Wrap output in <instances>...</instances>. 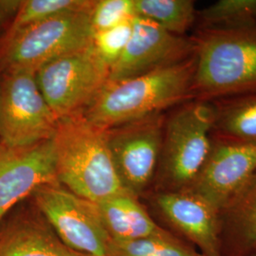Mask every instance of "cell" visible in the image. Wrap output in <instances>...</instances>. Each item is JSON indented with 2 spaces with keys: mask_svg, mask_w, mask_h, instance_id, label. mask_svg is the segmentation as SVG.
I'll return each mask as SVG.
<instances>
[{
  "mask_svg": "<svg viewBox=\"0 0 256 256\" xmlns=\"http://www.w3.org/2000/svg\"><path fill=\"white\" fill-rule=\"evenodd\" d=\"M194 54L182 62L116 82H108L81 112L90 124L108 130L194 99Z\"/></svg>",
  "mask_w": 256,
  "mask_h": 256,
  "instance_id": "obj_1",
  "label": "cell"
},
{
  "mask_svg": "<svg viewBox=\"0 0 256 256\" xmlns=\"http://www.w3.org/2000/svg\"><path fill=\"white\" fill-rule=\"evenodd\" d=\"M52 142L57 180L68 191L96 204L128 194L110 154L108 130L81 112L59 120Z\"/></svg>",
  "mask_w": 256,
  "mask_h": 256,
  "instance_id": "obj_2",
  "label": "cell"
},
{
  "mask_svg": "<svg viewBox=\"0 0 256 256\" xmlns=\"http://www.w3.org/2000/svg\"><path fill=\"white\" fill-rule=\"evenodd\" d=\"M192 38L194 99L212 102L256 92V26L198 28Z\"/></svg>",
  "mask_w": 256,
  "mask_h": 256,
  "instance_id": "obj_3",
  "label": "cell"
},
{
  "mask_svg": "<svg viewBox=\"0 0 256 256\" xmlns=\"http://www.w3.org/2000/svg\"><path fill=\"white\" fill-rule=\"evenodd\" d=\"M214 122L212 102L196 99L178 104L165 118L155 192L191 188L209 155Z\"/></svg>",
  "mask_w": 256,
  "mask_h": 256,
  "instance_id": "obj_4",
  "label": "cell"
},
{
  "mask_svg": "<svg viewBox=\"0 0 256 256\" xmlns=\"http://www.w3.org/2000/svg\"><path fill=\"white\" fill-rule=\"evenodd\" d=\"M92 12L64 14L27 27L8 30L0 45V74L36 72L42 66L90 46Z\"/></svg>",
  "mask_w": 256,
  "mask_h": 256,
  "instance_id": "obj_5",
  "label": "cell"
},
{
  "mask_svg": "<svg viewBox=\"0 0 256 256\" xmlns=\"http://www.w3.org/2000/svg\"><path fill=\"white\" fill-rule=\"evenodd\" d=\"M58 122L39 90L36 72L0 74V142L26 146L50 140Z\"/></svg>",
  "mask_w": 256,
  "mask_h": 256,
  "instance_id": "obj_6",
  "label": "cell"
},
{
  "mask_svg": "<svg viewBox=\"0 0 256 256\" xmlns=\"http://www.w3.org/2000/svg\"><path fill=\"white\" fill-rule=\"evenodd\" d=\"M110 72L92 44L42 66L36 77L48 104L61 120L81 112L108 82Z\"/></svg>",
  "mask_w": 256,
  "mask_h": 256,
  "instance_id": "obj_7",
  "label": "cell"
},
{
  "mask_svg": "<svg viewBox=\"0 0 256 256\" xmlns=\"http://www.w3.org/2000/svg\"><path fill=\"white\" fill-rule=\"evenodd\" d=\"M32 196L36 208L68 247L88 256H108L110 238L96 203L60 184L40 187Z\"/></svg>",
  "mask_w": 256,
  "mask_h": 256,
  "instance_id": "obj_8",
  "label": "cell"
},
{
  "mask_svg": "<svg viewBox=\"0 0 256 256\" xmlns=\"http://www.w3.org/2000/svg\"><path fill=\"white\" fill-rule=\"evenodd\" d=\"M164 122L160 113L108 130L110 154L120 182L138 198L154 182Z\"/></svg>",
  "mask_w": 256,
  "mask_h": 256,
  "instance_id": "obj_9",
  "label": "cell"
},
{
  "mask_svg": "<svg viewBox=\"0 0 256 256\" xmlns=\"http://www.w3.org/2000/svg\"><path fill=\"white\" fill-rule=\"evenodd\" d=\"M59 184L52 138L26 146L0 142V221L40 187Z\"/></svg>",
  "mask_w": 256,
  "mask_h": 256,
  "instance_id": "obj_10",
  "label": "cell"
},
{
  "mask_svg": "<svg viewBox=\"0 0 256 256\" xmlns=\"http://www.w3.org/2000/svg\"><path fill=\"white\" fill-rule=\"evenodd\" d=\"M194 54L191 38L174 36L140 16L133 20L128 46L110 68L108 82H116L176 64Z\"/></svg>",
  "mask_w": 256,
  "mask_h": 256,
  "instance_id": "obj_11",
  "label": "cell"
},
{
  "mask_svg": "<svg viewBox=\"0 0 256 256\" xmlns=\"http://www.w3.org/2000/svg\"><path fill=\"white\" fill-rule=\"evenodd\" d=\"M152 203L165 223L204 256H221L220 210L191 191L155 192Z\"/></svg>",
  "mask_w": 256,
  "mask_h": 256,
  "instance_id": "obj_12",
  "label": "cell"
},
{
  "mask_svg": "<svg viewBox=\"0 0 256 256\" xmlns=\"http://www.w3.org/2000/svg\"><path fill=\"white\" fill-rule=\"evenodd\" d=\"M256 171V146L212 136L208 158L188 191L220 210Z\"/></svg>",
  "mask_w": 256,
  "mask_h": 256,
  "instance_id": "obj_13",
  "label": "cell"
},
{
  "mask_svg": "<svg viewBox=\"0 0 256 256\" xmlns=\"http://www.w3.org/2000/svg\"><path fill=\"white\" fill-rule=\"evenodd\" d=\"M0 256H88L68 247L36 206L18 203L0 221Z\"/></svg>",
  "mask_w": 256,
  "mask_h": 256,
  "instance_id": "obj_14",
  "label": "cell"
},
{
  "mask_svg": "<svg viewBox=\"0 0 256 256\" xmlns=\"http://www.w3.org/2000/svg\"><path fill=\"white\" fill-rule=\"evenodd\" d=\"M221 256L256 254V171L220 210Z\"/></svg>",
  "mask_w": 256,
  "mask_h": 256,
  "instance_id": "obj_15",
  "label": "cell"
},
{
  "mask_svg": "<svg viewBox=\"0 0 256 256\" xmlns=\"http://www.w3.org/2000/svg\"><path fill=\"white\" fill-rule=\"evenodd\" d=\"M96 205L111 241L146 238L162 229L138 198L130 194L114 196Z\"/></svg>",
  "mask_w": 256,
  "mask_h": 256,
  "instance_id": "obj_16",
  "label": "cell"
},
{
  "mask_svg": "<svg viewBox=\"0 0 256 256\" xmlns=\"http://www.w3.org/2000/svg\"><path fill=\"white\" fill-rule=\"evenodd\" d=\"M212 136L256 146V92L212 101Z\"/></svg>",
  "mask_w": 256,
  "mask_h": 256,
  "instance_id": "obj_17",
  "label": "cell"
},
{
  "mask_svg": "<svg viewBox=\"0 0 256 256\" xmlns=\"http://www.w3.org/2000/svg\"><path fill=\"white\" fill-rule=\"evenodd\" d=\"M136 16L150 20L168 32L183 36L196 24L192 0H134Z\"/></svg>",
  "mask_w": 256,
  "mask_h": 256,
  "instance_id": "obj_18",
  "label": "cell"
},
{
  "mask_svg": "<svg viewBox=\"0 0 256 256\" xmlns=\"http://www.w3.org/2000/svg\"><path fill=\"white\" fill-rule=\"evenodd\" d=\"M194 248L162 229L146 238L117 242L110 240L108 256H196Z\"/></svg>",
  "mask_w": 256,
  "mask_h": 256,
  "instance_id": "obj_19",
  "label": "cell"
},
{
  "mask_svg": "<svg viewBox=\"0 0 256 256\" xmlns=\"http://www.w3.org/2000/svg\"><path fill=\"white\" fill-rule=\"evenodd\" d=\"M198 30L256 26V0H218L198 10Z\"/></svg>",
  "mask_w": 256,
  "mask_h": 256,
  "instance_id": "obj_20",
  "label": "cell"
},
{
  "mask_svg": "<svg viewBox=\"0 0 256 256\" xmlns=\"http://www.w3.org/2000/svg\"><path fill=\"white\" fill-rule=\"evenodd\" d=\"M96 1L90 0H26L12 22L9 30L27 27L46 19L77 12H92Z\"/></svg>",
  "mask_w": 256,
  "mask_h": 256,
  "instance_id": "obj_21",
  "label": "cell"
},
{
  "mask_svg": "<svg viewBox=\"0 0 256 256\" xmlns=\"http://www.w3.org/2000/svg\"><path fill=\"white\" fill-rule=\"evenodd\" d=\"M133 20H128L115 27L94 32L92 45L102 60L110 68L118 62L132 34Z\"/></svg>",
  "mask_w": 256,
  "mask_h": 256,
  "instance_id": "obj_22",
  "label": "cell"
},
{
  "mask_svg": "<svg viewBox=\"0 0 256 256\" xmlns=\"http://www.w3.org/2000/svg\"><path fill=\"white\" fill-rule=\"evenodd\" d=\"M135 16L134 0L96 1L90 14L93 34L115 27Z\"/></svg>",
  "mask_w": 256,
  "mask_h": 256,
  "instance_id": "obj_23",
  "label": "cell"
},
{
  "mask_svg": "<svg viewBox=\"0 0 256 256\" xmlns=\"http://www.w3.org/2000/svg\"><path fill=\"white\" fill-rule=\"evenodd\" d=\"M21 1L18 0H4L0 1V32L7 34L10 27H6L7 25H12V22L14 18ZM6 36L0 34V45Z\"/></svg>",
  "mask_w": 256,
  "mask_h": 256,
  "instance_id": "obj_24",
  "label": "cell"
},
{
  "mask_svg": "<svg viewBox=\"0 0 256 256\" xmlns=\"http://www.w3.org/2000/svg\"><path fill=\"white\" fill-rule=\"evenodd\" d=\"M202 256V254H198V256Z\"/></svg>",
  "mask_w": 256,
  "mask_h": 256,
  "instance_id": "obj_25",
  "label": "cell"
},
{
  "mask_svg": "<svg viewBox=\"0 0 256 256\" xmlns=\"http://www.w3.org/2000/svg\"><path fill=\"white\" fill-rule=\"evenodd\" d=\"M256 256V254H252V256Z\"/></svg>",
  "mask_w": 256,
  "mask_h": 256,
  "instance_id": "obj_26",
  "label": "cell"
}]
</instances>
